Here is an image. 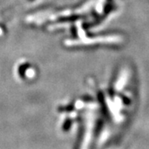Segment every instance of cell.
Returning <instances> with one entry per match:
<instances>
[{
  "label": "cell",
  "instance_id": "obj_1",
  "mask_svg": "<svg viewBox=\"0 0 149 149\" xmlns=\"http://www.w3.org/2000/svg\"><path fill=\"white\" fill-rule=\"evenodd\" d=\"M30 66H31V65L29 64L28 62H25V63H23V64H22L19 65L17 72H18V74H19V76L21 77L22 79H25L27 70L28 69Z\"/></svg>",
  "mask_w": 149,
  "mask_h": 149
},
{
  "label": "cell",
  "instance_id": "obj_2",
  "mask_svg": "<svg viewBox=\"0 0 149 149\" xmlns=\"http://www.w3.org/2000/svg\"><path fill=\"white\" fill-rule=\"evenodd\" d=\"M28 1H33V0H28Z\"/></svg>",
  "mask_w": 149,
  "mask_h": 149
}]
</instances>
